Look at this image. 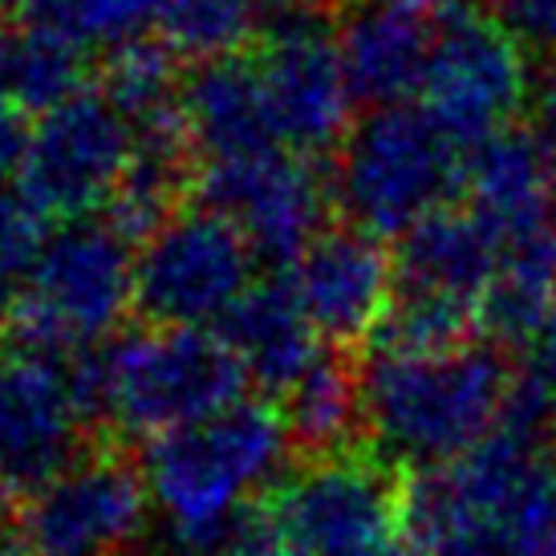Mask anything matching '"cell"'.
<instances>
[{"mask_svg":"<svg viewBox=\"0 0 556 556\" xmlns=\"http://www.w3.org/2000/svg\"><path fill=\"white\" fill-rule=\"evenodd\" d=\"M293 439L273 402L244 399L142 447V476L167 525V556H224L256 495L285 479Z\"/></svg>","mask_w":556,"mask_h":556,"instance_id":"cell-1","label":"cell"},{"mask_svg":"<svg viewBox=\"0 0 556 556\" xmlns=\"http://www.w3.org/2000/svg\"><path fill=\"white\" fill-rule=\"evenodd\" d=\"M516 370L500 345L467 341L451 354H378L362 366L366 434L382 459L418 471L447 467L500 427Z\"/></svg>","mask_w":556,"mask_h":556,"instance_id":"cell-2","label":"cell"},{"mask_svg":"<svg viewBox=\"0 0 556 556\" xmlns=\"http://www.w3.org/2000/svg\"><path fill=\"white\" fill-rule=\"evenodd\" d=\"M467 184V147L415 102L366 110L333 163V203L362 232L406 236L455 207Z\"/></svg>","mask_w":556,"mask_h":556,"instance_id":"cell-3","label":"cell"},{"mask_svg":"<svg viewBox=\"0 0 556 556\" xmlns=\"http://www.w3.org/2000/svg\"><path fill=\"white\" fill-rule=\"evenodd\" d=\"M135 240L106 216L65 219L4 313L9 345L58 357L106 345L135 313Z\"/></svg>","mask_w":556,"mask_h":556,"instance_id":"cell-4","label":"cell"},{"mask_svg":"<svg viewBox=\"0 0 556 556\" xmlns=\"http://www.w3.org/2000/svg\"><path fill=\"white\" fill-rule=\"evenodd\" d=\"M102 431L151 443L244 402V370L212 329H135L93 350Z\"/></svg>","mask_w":556,"mask_h":556,"instance_id":"cell-5","label":"cell"},{"mask_svg":"<svg viewBox=\"0 0 556 556\" xmlns=\"http://www.w3.org/2000/svg\"><path fill=\"white\" fill-rule=\"evenodd\" d=\"M289 556H399L406 483L382 455L301 459L264 500Z\"/></svg>","mask_w":556,"mask_h":556,"instance_id":"cell-6","label":"cell"},{"mask_svg":"<svg viewBox=\"0 0 556 556\" xmlns=\"http://www.w3.org/2000/svg\"><path fill=\"white\" fill-rule=\"evenodd\" d=\"M277 126L289 155H338L354 130V90L345 78L329 0H268V21L256 58Z\"/></svg>","mask_w":556,"mask_h":556,"instance_id":"cell-7","label":"cell"},{"mask_svg":"<svg viewBox=\"0 0 556 556\" xmlns=\"http://www.w3.org/2000/svg\"><path fill=\"white\" fill-rule=\"evenodd\" d=\"M256 285V252L212 207H179L139 244L135 313L155 329H207Z\"/></svg>","mask_w":556,"mask_h":556,"instance_id":"cell-8","label":"cell"},{"mask_svg":"<svg viewBox=\"0 0 556 556\" xmlns=\"http://www.w3.org/2000/svg\"><path fill=\"white\" fill-rule=\"evenodd\" d=\"M151 488L139 459L86 447L46 488L21 500L16 532L29 556H135L151 528Z\"/></svg>","mask_w":556,"mask_h":556,"instance_id":"cell-9","label":"cell"},{"mask_svg":"<svg viewBox=\"0 0 556 556\" xmlns=\"http://www.w3.org/2000/svg\"><path fill=\"white\" fill-rule=\"evenodd\" d=\"M135 126L98 86L37 114L16 167V187L41 216L81 219L106 212L135 163Z\"/></svg>","mask_w":556,"mask_h":556,"instance_id":"cell-10","label":"cell"},{"mask_svg":"<svg viewBox=\"0 0 556 556\" xmlns=\"http://www.w3.org/2000/svg\"><path fill=\"white\" fill-rule=\"evenodd\" d=\"M528 53L488 13L451 4L434 25L431 62L422 78V110L451 139L479 142L516 126L528 102Z\"/></svg>","mask_w":556,"mask_h":556,"instance_id":"cell-11","label":"cell"},{"mask_svg":"<svg viewBox=\"0 0 556 556\" xmlns=\"http://www.w3.org/2000/svg\"><path fill=\"white\" fill-rule=\"evenodd\" d=\"M70 357L0 350V495L25 500L90 447Z\"/></svg>","mask_w":556,"mask_h":556,"instance_id":"cell-12","label":"cell"},{"mask_svg":"<svg viewBox=\"0 0 556 556\" xmlns=\"http://www.w3.org/2000/svg\"><path fill=\"white\" fill-rule=\"evenodd\" d=\"M195 200L228 219L256 261L296 264L329 228L325 212L333 187H325L309 159L268 151L203 167L195 175Z\"/></svg>","mask_w":556,"mask_h":556,"instance_id":"cell-13","label":"cell"},{"mask_svg":"<svg viewBox=\"0 0 556 556\" xmlns=\"http://www.w3.org/2000/svg\"><path fill=\"white\" fill-rule=\"evenodd\" d=\"M293 289L301 305L338 350L374 341L399 296V264L378 236L354 224H333L293 264Z\"/></svg>","mask_w":556,"mask_h":556,"instance_id":"cell-14","label":"cell"},{"mask_svg":"<svg viewBox=\"0 0 556 556\" xmlns=\"http://www.w3.org/2000/svg\"><path fill=\"white\" fill-rule=\"evenodd\" d=\"M179 118L203 167L280 151L261 70L248 58L191 65L179 90Z\"/></svg>","mask_w":556,"mask_h":556,"instance_id":"cell-15","label":"cell"},{"mask_svg":"<svg viewBox=\"0 0 556 556\" xmlns=\"http://www.w3.org/2000/svg\"><path fill=\"white\" fill-rule=\"evenodd\" d=\"M556 159L532 126H508L467 151V207L508 248L548 232V184Z\"/></svg>","mask_w":556,"mask_h":556,"instance_id":"cell-16","label":"cell"},{"mask_svg":"<svg viewBox=\"0 0 556 556\" xmlns=\"http://www.w3.org/2000/svg\"><path fill=\"white\" fill-rule=\"evenodd\" d=\"M434 25L431 16L387 9V4H354L338 16V49L354 102L366 110L402 106L410 93H422L431 62Z\"/></svg>","mask_w":556,"mask_h":556,"instance_id":"cell-17","label":"cell"},{"mask_svg":"<svg viewBox=\"0 0 556 556\" xmlns=\"http://www.w3.org/2000/svg\"><path fill=\"white\" fill-rule=\"evenodd\" d=\"M219 338L228 341L248 382H256L264 394H289L321 357V333L301 305L293 280L252 285L219 321Z\"/></svg>","mask_w":556,"mask_h":556,"instance_id":"cell-18","label":"cell"},{"mask_svg":"<svg viewBox=\"0 0 556 556\" xmlns=\"http://www.w3.org/2000/svg\"><path fill=\"white\" fill-rule=\"evenodd\" d=\"M504 244L500 236L471 212L447 207L439 216L422 219L415 232L399 240V289L427 296H447L479 313V301L500 268Z\"/></svg>","mask_w":556,"mask_h":556,"instance_id":"cell-19","label":"cell"},{"mask_svg":"<svg viewBox=\"0 0 556 556\" xmlns=\"http://www.w3.org/2000/svg\"><path fill=\"white\" fill-rule=\"evenodd\" d=\"M277 410L301 459H329L354 451V439L366 434L362 366H354V357L341 350L321 354L289 394H280Z\"/></svg>","mask_w":556,"mask_h":556,"instance_id":"cell-20","label":"cell"},{"mask_svg":"<svg viewBox=\"0 0 556 556\" xmlns=\"http://www.w3.org/2000/svg\"><path fill=\"white\" fill-rule=\"evenodd\" d=\"M556 305V236L536 232L504 248L488 293L479 301V329L500 350H525Z\"/></svg>","mask_w":556,"mask_h":556,"instance_id":"cell-21","label":"cell"},{"mask_svg":"<svg viewBox=\"0 0 556 556\" xmlns=\"http://www.w3.org/2000/svg\"><path fill=\"white\" fill-rule=\"evenodd\" d=\"M167 0H21L16 13L25 29H37L86 53H118L147 41V33L163 25Z\"/></svg>","mask_w":556,"mask_h":556,"instance_id":"cell-22","label":"cell"},{"mask_svg":"<svg viewBox=\"0 0 556 556\" xmlns=\"http://www.w3.org/2000/svg\"><path fill=\"white\" fill-rule=\"evenodd\" d=\"M268 0H167L163 46L191 65L244 58V49L264 33Z\"/></svg>","mask_w":556,"mask_h":556,"instance_id":"cell-23","label":"cell"},{"mask_svg":"<svg viewBox=\"0 0 556 556\" xmlns=\"http://www.w3.org/2000/svg\"><path fill=\"white\" fill-rule=\"evenodd\" d=\"M98 90L123 110L135 130L167 123L179 114V90H184L179 58L163 41H151V37L135 41L102 62Z\"/></svg>","mask_w":556,"mask_h":556,"instance_id":"cell-24","label":"cell"},{"mask_svg":"<svg viewBox=\"0 0 556 556\" xmlns=\"http://www.w3.org/2000/svg\"><path fill=\"white\" fill-rule=\"evenodd\" d=\"M476 325L471 305L399 289L387 321L374 333V350L378 354H451L471 341Z\"/></svg>","mask_w":556,"mask_h":556,"instance_id":"cell-25","label":"cell"},{"mask_svg":"<svg viewBox=\"0 0 556 556\" xmlns=\"http://www.w3.org/2000/svg\"><path fill=\"white\" fill-rule=\"evenodd\" d=\"M86 81V58L78 49L53 41L46 33L16 25L13 37V106L25 114H46L62 106L65 98H74Z\"/></svg>","mask_w":556,"mask_h":556,"instance_id":"cell-26","label":"cell"},{"mask_svg":"<svg viewBox=\"0 0 556 556\" xmlns=\"http://www.w3.org/2000/svg\"><path fill=\"white\" fill-rule=\"evenodd\" d=\"M41 212L29 203V195L16 184L0 179V321L13 309L25 280L33 273V261L46 244V228H41Z\"/></svg>","mask_w":556,"mask_h":556,"instance_id":"cell-27","label":"cell"},{"mask_svg":"<svg viewBox=\"0 0 556 556\" xmlns=\"http://www.w3.org/2000/svg\"><path fill=\"white\" fill-rule=\"evenodd\" d=\"M488 16L525 53L536 58L556 53V0H492Z\"/></svg>","mask_w":556,"mask_h":556,"instance_id":"cell-28","label":"cell"},{"mask_svg":"<svg viewBox=\"0 0 556 556\" xmlns=\"http://www.w3.org/2000/svg\"><path fill=\"white\" fill-rule=\"evenodd\" d=\"M224 556H289L285 553V541H280L277 525H273L268 511H264V504L240 516V525H236L232 536H228Z\"/></svg>","mask_w":556,"mask_h":556,"instance_id":"cell-29","label":"cell"},{"mask_svg":"<svg viewBox=\"0 0 556 556\" xmlns=\"http://www.w3.org/2000/svg\"><path fill=\"white\" fill-rule=\"evenodd\" d=\"M520 354H525L520 378H528V382L544 387L548 394H556V305L548 309V317H544L541 329L528 338V345Z\"/></svg>","mask_w":556,"mask_h":556,"instance_id":"cell-30","label":"cell"},{"mask_svg":"<svg viewBox=\"0 0 556 556\" xmlns=\"http://www.w3.org/2000/svg\"><path fill=\"white\" fill-rule=\"evenodd\" d=\"M536 123H541V135L548 142H556V53L553 58H544V70L541 78H536Z\"/></svg>","mask_w":556,"mask_h":556,"instance_id":"cell-31","label":"cell"},{"mask_svg":"<svg viewBox=\"0 0 556 556\" xmlns=\"http://www.w3.org/2000/svg\"><path fill=\"white\" fill-rule=\"evenodd\" d=\"M13 37L16 29L0 25V106H13V90H9L13 86Z\"/></svg>","mask_w":556,"mask_h":556,"instance_id":"cell-32","label":"cell"},{"mask_svg":"<svg viewBox=\"0 0 556 556\" xmlns=\"http://www.w3.org/2000/svg\"><path fill=\"white\" fill-rule=\"evenodd\" d=\"M350 4H387V9H406V13H447L451 0H350Z\"/></svg>","mask_w":556,"mask_h":556,"instance_id":"cell-33","label":"cell"},{"mask_svg":"<svg viewBox=\"0 0 556 556\" xmlns=\"http://www.w3.org/2000/svg\"><path fill=\"white\" fill-rule=\"evenodd\" d=\"M0 556H29L21 532H16V520H4V516H0Z\"/></svg>","mask_w":556,"mask_h":556,"instance_id":"cell-34","label":"cell"},{"mask_svg":"<svg viewBox=\"0 0 556 556\" xmlns=\"http://www.w3.org/2000/svg\"><path fill=\"white\" fill-rule=\"evenodd\" d=\"M548 232L556 236V167H553V184H548Z\"/></svg>","mask_w":556,"mask_h":556,"instance_id":"cell-35","label":"cell"},{"mask_svg":"<svg viewBox=\"0 0 556 556\" xmlns=\"http://www.w3.org/2000/svg\"><path fill=\"white\" fill-rule=\"evenodd\" d=\"M548 451H553V467H556V427H553V439H548Z\"/></svg>","mask_w":556,"mask_h":556,"instance_id":"cell-36","label":"cell"}]
</instances>
